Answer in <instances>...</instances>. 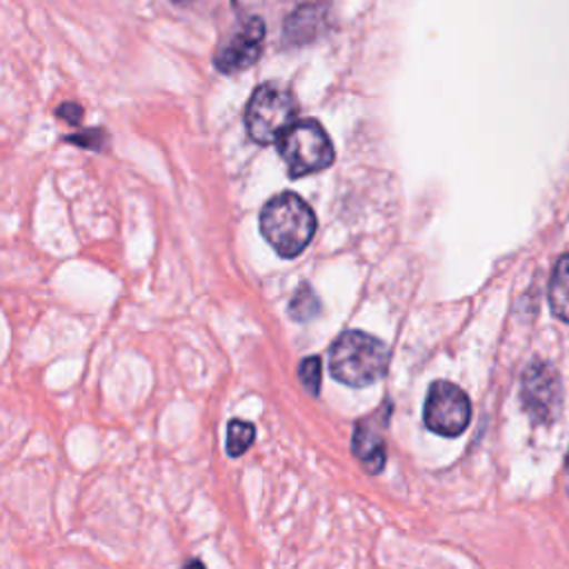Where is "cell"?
I'll return each instance as SVG.
<instances>
[{"instance_id": "1", "label": "cell", "mask_w": 569, "mask_h": 569, "mask_svg": "<svg viewBox=\"0 0 569 569\" xmlns=\"http://www.w3.org/2000/svg\"><path fill=\"white\" fill-rule=\"evenodd\" d=\"M258 222L262 238L280 258L300 256L316 233L313 209L293 191L269 198L260 209Z\"/></svg>"}, {"instance_id": "2", "label": "cell", "mask_w": 569, "mask_h": 569, "mask_svg": "<svg viewBox=\"0 0 569 569\" xmlns=\"http://www.w3.org/2000/svg\"><path fill=\"white\" fill-rule=\"evenodd\" d=\"M389 365L387 345L365 331L340 333L329 349V371L349 387H367L385 376Z\"/></svg>"}, {"instance_id": "3", "label": "cell", "mask_w": 569, "mask_h": 569, "mask_svg": "<svg viewBox=\"0 0 569 569\" xmlns=\"http://www.w3.org/2000/svg\"><path fill=\"white\" fill-rule=\"evenodd\" d=\"M296 98L278 82H264L256 87L247 102L244 122L249 138L258 144H273L293 124Z\"/></svg>"}, {"instance_id": "4", "label": "cell", "mask_w": 569, "mask_h": 569, "mask_svg": "<svg viewBox=\"0 0 569 569\" xmlns=\"http://www.w3.org/2000/svg\"><path fill=\"white\" fill-rule=\"evenodd\" d=\"M278 153L287 164L289 178L318 173L333 162V144L316 120H300L278 138Z\"/></svg>"}, {"instance_id": "5", "label": "cell", "mask_w": 569, "mask_h": 569, "mask_svg": "<svg viewBox=\"0 0 569 569\" xmlns=\"http://www.w3.org/2000/svg\"><path fill=\"white\" fill-rule=\"evenodd\" d=\"M520 400L533 422H553L562 409V380L556 367L542 360L531 362L522 373Z\"/></svg>"}, {"instance_id": "6", "label": "cell", "mask_w": 569, "mask_h": 569, "mask_svg": "<svg viewBox=\"0 0 569 569\" xmlns=\"http://www.w3.org/2000/svg\"><path fill=\"white\" fill-rule=\"evenodd\" d=\"M425 425L440 436H460L469 427L471 402L467 393L447 380H436L425 400Z\"/></svg>"}, {"instance_id": "7", "label": "cell", "mask_w": 569, "mask_h": 569, "mask_svg": "<svg viewBox=\"0 0 569 569\" xmlns=\"http://www.w3.org/2000/svg\"><path fill=\"white\" fill-rule=\"evenodd\" d=\"M264 44V22L258 16L244 18V22L218 47L213 64L220 73H238L256 64Z\"/></svg>"}, {"instance_id": "8", "label": "cell", "mask_w": 569, "mask_h": 569, "mask_svg": "<svg viewBox=\"0 0 569 569\" xmlns=\"http://www.w3.org/2000/svg\"><path fill=\"white\" fill-rule=\"evenodd\" d=\"M331 27V7L325 0H313L296 7L282 27L284 47H305L322 38Z\"/></svg>"}, {"instance_id": "9", "label": "cell", "mask_w": 569, "mask_h": 569, "mask_svg": "<svg viewBox=\"0 0 569 569\" xmlns=\"http://www.w3.org/2000/svg\"><path fill=\"white\" fill-rule=\"evenodd\" d=\"M351 451L369 473H380L387 462V449L382 438V420L378 416L362 418L353 427Z\"/></svg>"}, {"instance_id": "10", "label": "cell", "mask_w": 569, "mask_h": 569, "mask_svg": "<svg viewBox=\"0 0 569 569\" xmlns=\"http://www.w3.org/2000/svg\"><path fill=\"white\" fill-rule=\"evenodd\" d=\"M549 305L560 320L569 322V253L558 258L553 267L549 282Z\"/></svg>"}, {"instance_id": "11", "label": "cell", "mask_w": 569, "mask_h": 569, "mask_svg": "<svg viewBox=\"0 0 569 569\" xmlns=\"http://www.w3.org/2000/svg\"><path fill=\"white\" fill-rule=\"evenodd\" d=\"M318 313H320V300L316 291L307 282H302L289 300V316L298 322H309Z\"/></svg>"}, {"instance_id": "12", "label": "cell", "mask_w": 569, "mask_h": 569, "mask_svg": "<svg viewBox=\"0 0 569 569\" xmlns=\"http://www.w3.org/2000/svg\"><path fill=\"white\" fill-rule=\"evenodd\" d=\"M256 440V427L244 420H231L227 425V453L231 458L242 456Z\"/></svg>"}, {"instance_id": "13", "label": "cell", "mask_w": 569, "mask_h": 569, "mask_svg": "<svg viewBox=\"0 0 569 569\" xmlns=\"http://www.w3.org/2000/svg\"><path fill=\"white\" fill-rule=\"evenodd\" d=\"M298 378L302 382V387L311 393L318 396L320 393V380H322V365L318 356H307L300 367H298Z\"/></svg>"}, {"instance_id": "14", "label": "cell", "mask_w": 569, "mask_h": 569, "mask_svg": "<svg viewBox=\"0 0 569 569\" xmlns=\"http://www.w3.org/2000/svg\"><path fill=\"white\" fill-rule=\"evenodd\" d=\"M67 142L71 144H78V147H84V149H102L104 142H107V131L104 129H84L80 133H71V136H64Z\"/></svg>"}, {"instance_id": "15", "label": "cell", "mask_w": 569, "mask_h": 569, "mask_svg": "<svg viewBox=\"0 0 569 569\" xmlns=\"http://www.w3.org/2000/svg\"><path fill=\"white\" fill-rule=\"evenodd\" d=\"M56 116H60V118L67 120L69 124H80V120H82V107L76 104V102H62V104L56 109Z\"/></svg>"}, {"instance_id": "16", "label": "cell", "mask_w": 569, "mask_h": 569, "mask_svg": "<svg viewBox=\"0 0 569 569\" xmlns=\"http://www.w3.org/2000/svg\"><path fill=\"white\" fill-rule=\"evenodd\" d=\"M233 2V9L240 11V13H251L256 11L264 0H231Z\"/></svg>"}, {"instance_id": "17", "label": "cell", "mask_w": 569, "mask_h": 569, "mask_svg": "<svg viewBox=\"0 0 569 569\" xmlns=\"http://www.w3.org/2000/svg\"><path fill=\"white\" fill-rule=\"evenodd\" d=\"M182 569H204V565H202L198 558H193V560L184 562V567H182Z\"/></svg>"}, {"instance_id": "18", "label": "cell", "mask_w": 569, "mask_h": 569, "mask_svg": "<svg viewBox=\"0 0 569 569\" xmlns=\"http://www.w3.org/2000/svg\"><path fill=\"white\" fill-rule=\"evenodd\" d=\"M171 2H176V4H180V2H189V0H171Z\"/></svg>"}]
</instances>
